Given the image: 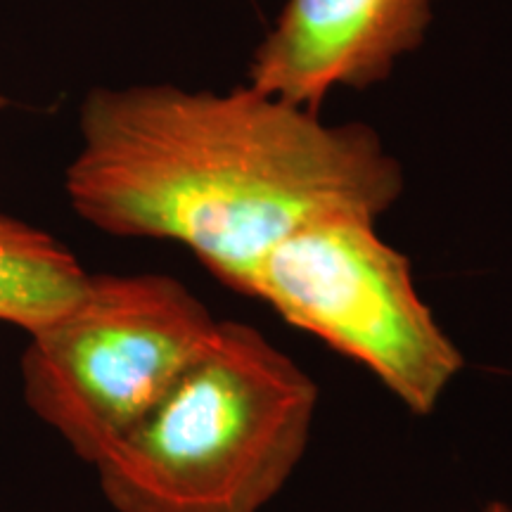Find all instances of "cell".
<instances>
[{
  "label": "cell",
  "instance_id": "cell-1",
  "mask_svg": "<svg viewBox=\"0 0 512 512\" xmlns=\"http://www.w3.org/2000/svg\"><path fill=\"white\" fill-rule=\"evenodd\" d=\"M64 192L83 221L117 238L171 240L245 294L261 259L320 216L380 219L406 188L373 126L235 86L93 88Z\"/></svg>",
  "mask_w": 512,
  "mask_h": 512
},
{
  "label": "cell",
  "instance_id": "cell-2",
  "mask_svg": "<svg viewBox=\"0 0 512 512\" xmlns=\"http://www.w3.org/2000/svg\"><path fill=\"white\" fill-rule=\"evenodd\" d=\"M318 387L264 332L219 320L197 361L95 463L117 512H261L311 441Z\"/></svg>",
  "mask_w": 512,
  "mask_h": 512
},
{
  "label": "cell",
  "instance_id": "cell-3",
  "mask_svg": "<svg viewBox=\"0 0 512 512\" xmlns=\"http://www.w3.org/2000/svg\"><path fill=\"white\" fill-rule=\"evenodd\" d=\"M216 325L171 275H88L62 316L29 332L24 401L95 465L197 361Z\"/></svg>",
  "mask_w": 512,
  "mask_h": 512
},
{
  "label": "cell",
  "instance_id": "cell-4",
  "mask_svg": "<svg viewBox=\"0 0 512 512\" xmlns=\"http://www.w3.org/2000/svg\"><path fill=\"white\" fill-rule=\"evenodd\" d=\"M245 297L366 368L420 418L437 411L465 366L408 256L368 214L337 211L294 230L261 259Z\"/></svg>",
  "mask_w": 512,
  "mask_h": 512
},
{
  "label": "cell",
  "instance_id": "cell-5",
  "mask_svg": "<svg viewBox=\"0 0 512 512\" xmlns=\"http://www.w3.org/2000/svg\"><path fill=\"white\" fill-rule=\"evenodd\" d=\"M439 0H285L256 43L247 86L320 112L339 88L389 79L425 43Z\"/></svg>",
  "mask_w": 512,
  "mask_h": 512
},
{
  "label": "cell",
  "instance_id": "cell-6",
  "mask_svg": "<svg viewBox=\"0 0 512 512\" xmlns=\"http://www.w3.org/2000/svg\"><path fill=\"white\" fill-rule=\"evenodd\" d=\"M88 275L46 230L0 214V323L34 332L62 316Z\"/></svg>",
  "mask_w": 512,
  "mask_h": 512
},
{
  "label": "cell",
  "instance_id": "cell-7",
  "mask_svg": "<svg viewBox=\"0 0 512 512\" xmlns=\"http://www.w3.org/2000/svg\"><path fill=\"white\" fill-rule=\"evenodd\" d=\"M482 512H512V508H508V505L503 503H491L489 508H484Z\"/></svg>",
  "mask_w": 512,
  "mask_h": 512
},
{
  "label": "cell",
  "instance_id": "cell-8",
  "mask_svg": "<svg viewBox=\"0 0 512 512\" xmlns=\"http://www.w3.org/2000/svg\"><path fill=\"white\" fill-rule=\"evenodd\" d=\"M5 105H8V100H5V98H0V110H3Z\"/></svg>",
  "mask_w": 512,
  "mask_h": 512
}]
</instances>
